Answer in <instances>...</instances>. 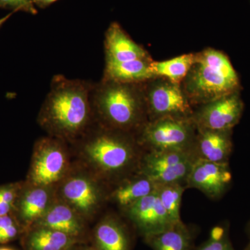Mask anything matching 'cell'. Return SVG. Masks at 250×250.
<instances>
[{
	"mask_svg": "<svg viewBox=\"0 0 250 250\" xmlns=\"http://www.w3.org/2000/svg\"><path fill=\"white\" fill-rule=\"evenodd\" d=\"M61 194L63 202L80 215L93 214L102 200V192L98 184L83 174H77L65 179Z\"/></svg>",
	"mask_w": 250,
	"mask_h": 250,
	"instance_id": "12",
	"label": "cell"
},
{
	"mask_svg": "<svg viewBox=\"0 0 250 250\" xmlns=\"http://www.w3.org/2000/svg\"><path fill=\"white\" fill-rule=\"evenodd\" d=\"M14 13L16 12H14V11H11V12L9 13V14L6 15V16H4L3 18H0V28L2 27L3 24H4V23L11 17V16H12Z\"/></svg>",
	"mask_w": 250,
	"mask_h": 250,
	"instance_id": "29",
	"label": "cell"
},
{
	"mask_svg": "<svg viewBox=\"0 0 250 250\" xmlns=\"http://www.w3.org/2000/svg\"><path fill=\"white\" fill-rule=\"evenodd\" d=\"M75 238L61 231L39 227L27 240L29 250H64L75 243Z\"/></svg>",
	"mask_w": 250,
	"mask_h": 250,
	"instance_id": "21",
	"label": "cell"
},
{
	"mask_svg": "<svg viewBox=\"0 0 250 250\" xmlns=\"http://www.w3.org/2000/svg\"><path fill=\"white\" fill-rule=\"evenodd\" d=\"M140 149H143L135 135L102 126L85 141L82 150L100 173L117 177L134 168L138 170L143 155Z\"/></svg>",
	"mask_w": 250,
	"mask_h": 250,
	"instance_id": "4",
	"label": "cell"
},
{
	"mask_svg": "<svg viewBox=\"0 0 250 250\" xmlns=\"http://www.w3.org/2000/svg\"><path fill=\"white\" fill-rule=\"evenodd\" d=\"M105 62H122L150 59L142 46L134 42L121 24L112 22L105 33Z\"/></svg>",
	"mask_w": 250,
	"mask_h": 250,
	"instance_id": "15",
	"label": "cell"
},
{
	"mask_svg": "<svg viewBox=\"0 0 250 250\" xmlns=\"http://www.w3.org/2000/svg\"><path fill=\"white\" fill-rule=\"evenodd\" d=\"M143 83L102 80L93 84L92 103L102 126L135 136L139 132L148 122Z\"/></svg>",
	"mask_w": 250,
	"mask_h": 250,
	"instance_id": "2",
	"label": "cell"
},
{
	"mask_svg": "<svg viewBox=\"0 0 250 250\" xmlns=\"http://www.w3.org/2000/svg\"><path fill=\"white\" fill-rule=\"evenodd\" d=\"M243 109L240 92H236L194 108L192 120L197 129L232 130Z\"/></svg>",
	"mask_w": 250,
	"mask_h": 250,
	"instance_id": "9",
	"label": "cell"
},
{
	"mask_svg": "<svg viewBox=\"0 0 250 250\" xmlns=\"http://www.w3.org/2000/svg\"><path fill=\"white\" fill-rule=\"evenodd\" d=\"M38 222L39 227L52 229L74 238L80 236L83 229L80 215L64 202H53Z\"/></svg>",
	"mask_w": 250,
	"mask_h": 250,
	"instance_id": "16",
	"label": "cell"
},
{
	"mask_svg": "<svg viewBox=\"0 0 250 250\" xmlns=\"http://www.w3.org/2000/svg\"><path fill=\"white\" fill-rule=\"evenodd\" d=\"M228 164L197 159L188 177L186 188H195L210 199L222 196L231 183Z\"/></svg>",
	"mask_w": 250,
	"mask_h": 250,
	"instance_id": "10",
	"label": "cell"
},
{
	"mask_svg": "<svg viewBox=\"0 0 250 250\" xmlns=\"http://www.w3.org/2000/svg\"><path fill=\"white\" fill-rule=\"evenodd\" d=\"M0 250H14L11 249V248H5V247H4V248H0Z\"/></svg>",
	"mask_w": 250,
	"mask_h": 250,
	"instance_id": "30",
	"label": "cell"
},
{
	"mask_svg": "<svg viewBox=\"0 0 250 250\" xmlns=\"http://www.w3.org/2000/svg\"><path fill=\"white\" fill-rule=\"evenodd\" d=\"M232 130L197 129L193 152L197 159L228 164L232 151Z\"/></svg>",
	"mask_w": 250,
	"mask_h": 250,
	"instance_id": "14",
	"label": "cell"
},
{
	"mask_svg": "<svg viewBox=\"0 0 250 250\" xmlns=\"http://www.w3.org/2000/svg\"><path fill=\"white\" fill-rule=\"evenodd\" d=\"M246 250H250V243L249 246H248V248H246Z\"/></svg>",
	"mask_w": 250,
	"mask_h": 250,
	"instance_id": "31",
	"label": "cell"
},
{
	"mask_svg": "<svg viewBox=\"0 0 250 250\" xmlns=\"http://www.w3.org/2000/svg\"><path fill=\"white\" fill-rule=\"evenodd\" d=\"M197 157L192 151H144L137 172L156 184H187Z\"/></svg>",
	"mask_w": 250,
	"mask_h": 250,
	"instance_id": "7",
	"label": "cell"
},
{
	"mask_svg": "<svg viewBox=\"0 0 250 250\" xmlns=\"http://www.w3.org/2000/svg\"><path fill=\"white\" fill-rule=\"evenodd\" d=\"M68 166L66 149L61 139L44 138L34 147L27 183L51 187L65 177Z\"/></svg>",
	"mask_w": 250,
	"mask_h": 250,
	"instance_id": "8",
	"label": "cell"
},
{
	"mask_svg": "<svg viewBox=\"0 0 250 250\" xmlns=\"http://www.w3.org/2000/svg\"><path fill=\"white\" fill-rule=\"evenodd\" d=\"M197 127L192 118H165L148 121L136 139L144 151H192Z\"/></svg>",
	"mask_w": 250,
	"mask_h": 250,
	"instance_id": "5",
	"label": "cell"
},
{
	"mask_svg": "<svg viewBox=\"0 0 250 250\" xmlns=\"http://www.w3.org/2000/svg\"><path fill=\"white\" fill-rule=\"evenodd\" d=\"M93 88L85 81L54 76L39 113L42 128L59 139H75L85 133L94 112Z\"/></svg>",
	"mask_w": 250,
	"mask_h": 250,
	"instance_id": "1",
	"label": "cell"
},
{
	"mask_svg": "<svg viewBox=\"0 0 250 250\" xmlns=\"http://www.w3.org/2000/svg\"><path fill=\"white\" fill-rule=\"evenodd\" d=\"M182 88L192 108L240 92L239 77L228 56L207 48L195 53Z\"/></svg>",
	"mask_w": 250,
	"mask_h": 250,
	"instance_id": "3",
	"label": "cell"
},
{
	"mask_svg": "<svg viewBox=\"0 0 250 250\" xmlns=\"http://www.w3.org/2000/svg\"><path fill=\"white\" fill-rule=\"evenodd\" d=\"M57 1L58 0H34V4L36 7L43 9L51 6Z\"/></svg>",
	"mask_w": 250,
	"mask_h": 250,
	"instance_id": "28",
	"label": "cell"
},
{
	"mask_svg": "<svg viewBox=\"0 0 250 250\" xmlns=\"http://www.w3.org/2000/svg\"><path fill=\"white\" fill-rule=\"evenodd\" d=\"M195 250H234L222 228H215L209 238Z\"/></svg>",
	"mask_w": 250,
	"mask_h": 250,
	"instance_id": "25",
	"label": "cell"
},
{
	"mask_svg": "<svg viewBox=\"0 0 250 250\" xmlns=\"http://www.w3.org/2000/svg\"><path fill=\"white\" fill-rule=\"evenodd\" d=\"M194 57L195 53H190L164 62L152 61L151 70L154 77H162L181 85L191 67Z\"/></svg>",
	"mask_w": 250,
	"mask_h": 250,
	"instance_id": "22",
	"label": "cell"
},
{
	"mask_svg": "<svg viewBox=\"0 0 250 250\" xmlns=\"http://www.w3.org/2000/svg\"><path fill=\"white\" fill-rule=\"evenodd\" d=\"M125 210L145 238L161 232L174 224L163 207L156 189Z\"/></svg>",
	"mask_w": 250,
	"mask_h": 250,
	"instance_id": "11",
	"label": "cell"
},
{
	"mask_svg": "<svg viewBox=\"0 0 250 250\" xmlns=\"http://www.w3.org/2000/svg\"><path fill=\"white\" fill-rule=\"evenodd\" d=\"M152 58L122 62H105L104 80L141 83L155 77L151 70Z\"/></svg>",
	"mask_w": 250,
	"mask_h": 250,
	"instance_id": "17",
	"label": "cell"
},
{
	"mask_svg": "<svg viewBox=\"0 0 250 250\" xmlns=\"http://www.w3.org/2000/svg\"><path fill=\"white\" fill-rule=\"evenodd\" d=\"M156 189L161 204L171 220L174 223L181 221V203L185 186L177 183L156 184Z\"/></svg>",
	"mask_w": 250,
	"mask_h": 250,
	"instance_id": "23",
	"label": "cell"
},
{
	"mask_svg": "<svg viewBox=\"0 0 250 250\" xmlns=\"http://www.w3.org/2000/svg\"><path fill=\"white\" fill-rule=\"evenodd\" d=\"M145 238L154 250H190L194 236L191 230L181 220L167 229Z\"/></svg>",
	"mask_w": 250,
	"mask_h": 250,
	"instance_id": "18",
	"label": "cell"
},
{
	"mask_svg": "<svg viewBox=\"0 0 250 250\" xmlns=\"http://www.w3.org/2000/svg\"><path fill=\"white\" fill-rule=\"evenodd\" d=\"M19 223L17 222L0 231V245L5 244L15 239L19 233Z\"/></svg>",
	"mask_w": 250,
	"mask_h": 250,
	"instance_id": "27",
	"label": "cell"
},
{
	"mask_svg": "<svg viewBox=\"0 0 250 250\" xmlns=\"http://www.w3.org/2000/svg\"><path fill=\"white\" fill-rule=\"evenodd\" d=\"M50 189L51 187L29 184L27 187L22 186L14 211L18 223L29 226L43 216L53 203Z\"/></svg>",
	"mask_w": 250,
	"mask_h": 250,
	"instance_id": "13",
	"label": "cell"
},
{
	"mask_svg": "<svg viewBox=\"0 0 250 250\" xmlns=\"http://www.w3.org/2000/svg\"><path fill=\"white\" fill-rule=\"evenodd\" d=\"M0 8L11 10L14 12L23 11L31 15L38 13L34 0H0Z\"/></svg>",
	"mask_w": 250,
	"mask_h": 250,
	"instance_id": "26",
	"label": "cell"
},
{
	"mask_svg": "<svg viewBox=\"0 0 250 250\" xmlns=\"http://www.w3.org/2000/svg\"><path fill=\"white\" fill-rule=\"evenodd\" d=\"M148 121L160 118H192L193 108L182 85L155 77L143 83Z\"/></svg>",
	"mask_w": 250,
	"mask_h": 250,
	"instance_id": "6",
	"label": "cell"
},
{
	"mask_svg": "<svg viewBox=\"0 0 250 250\" xmlns=\"http://www.w3.org/2000/svg\"><path fill=\"white\" fill-rule=\"evenodd\" d=\"M100 250H129V240L123 226L114 219H105L95 230Z\"/></svg>",
	"mask_w": 250,
	"mask_h": 250,
	"instance_id": "20",
	"label": "cell"
},
{
	"mask_svg": "<svg viewBox=\"0 0 250 250\" xmlns=\"http://www.w3.org/2000/svg\"><path fill=\"white\" fill-rule=\"evenodd\" d=\"M22 187L20 183L0 186V216L14 213Z\"/></svg>",
	"mask_w": 250,
	"mask_h": 250,
	"instance_id": "24",
	"label": "cell"
},
{
	"mask_svg": "<svg viewBox=\"0 0 250 250\" xmlns=\"http://www.w3.org/2000/svg\"><path fill=\"white\" fill-rule=\"evenodd\" d=\"M156 184L147 176L137 172L136 175L125 179L113 190L112 197L126 210L130 206L155 191Z\"/></svg>",
	"mask_w": 250,
	"mask_h": 250,
	"instance_id": "19",
	"label": "cell"
}]
</instances>
